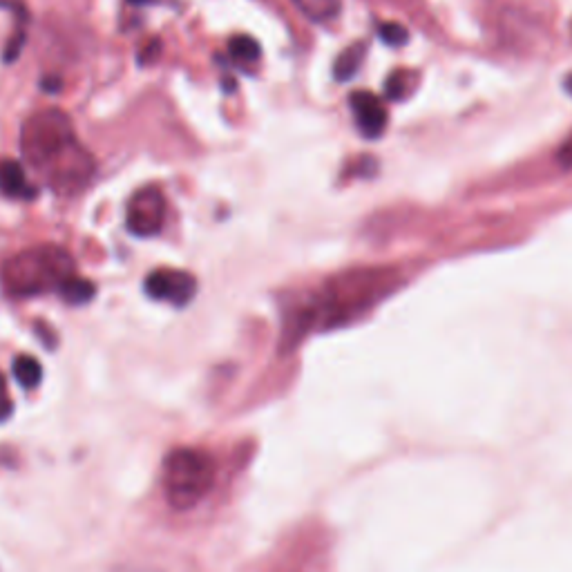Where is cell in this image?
<instances>
[{
	"label": "cell",
	"mask_w": 572,
	"mask_h": 572,
	"mask_svg": "<svg viewBox=\"0 0 572 572\" xmlns=\"http://www.w3.org/2000/svg\"><path fill=\"white\" fill-rule=\"evenodd\" d=\"M396 271L392 269H354L331 278L313 304L316 318H324L327 324H340L369 307L392 291Z\"/></svg>",
	"instance_id": "1"
},
{
	"label": "cell",
	"mask_w": 572,
	"mask_h": 572,
	"mask_svg": "<svg viewBox=\"0 0 572 572\" xmlns=\"http://www.w3.org/2000/svg\"><path fill=\"white\" fill-rule=\"evenodd\" d=\"M74 275L72 255L56 244L32 246L9 257L5 262L0 278H3L5 289L27 298V295H38L45 291H59L65 280Z\"/></svg>",
	"instance_id": "2"
},
{
	"label": "cell",
	"mask_w": 572,
	"mask_h": 572,
	"mask_svg": "<svg viewBox=\"0 0 572 572\" xmlns=\"http://www.w3.org/2000/svg\"><path fill=\"white\" fill-rule=\"evenodd\" d=\"M161 483H164L166 501L175 510L195 508L213 488L215 461L202 450L177 447L166 456Z\"/></svg>",
	"instance_id": "3"
},
{
	"label": "cell",
	"mask_w": 572,
	"mask_h": 572,
	"mask_svg": "<svg viewBox=\"0 0 572 572\" xmlns=\"http://www.w3.org/2000/svg\"><path fill=\"white\" fill-rule=\"evenodd\" d=\"M74 139V126L68 114L59 108L38 110L23 123L21 152L27 164L43 173Z\"/></svg>",
	"instance_id": "4"
},
{
	"label": "cell",
	"mask_w": 572,
	"mask_h": 572,
	"mask_svg": "<svg viewBox=\"0 0 572 572\" xmlns=\"http://www.w3.org/2000/svg\"><path fill=\"white\" fill-rule=\"evenodd\" d=\"M41 175H45L47 184L63 197H74L85 190L94 177V159L79 141H72Z\"/></svg>",
	"instance_id": "5"
},
{
	"label": "cell",
	"mask_w": 572,
	"mask_h": 572,
	"mask_svg": "<svg viewBox=\"0 0 572 572\" xmlns=\"http://www.w3.org/2000/svg\"><path fill=\"white\" fill-rule=\"evenodd\" d=\"M166 199L159 188H141L130 197L126 224L128 231L137 237H152L164 228Z\"/></svg>",
	"instance_id": "6"
},
{
	"label": "cell",
	"mask_w": 572,
	"mask_h": 572,
	"mask_svg": "<svg viewBox=\"0 0 572 572\" xmlns=\"http://www.w3.org/2000/svg\"><path fill=\"white\" fill-rule=\"evenodd\" d=\"M148 298L175 304V307H186L195 298L197 280L193 273L179 269H157L146 275L143 282Z\"/></svg>",
	"instance_id": "7"
},
{
	"label": "cell",
	"mask_w": 572,
	"mask_h": 572,
	"mask_svg": "<svg viewBox=\"0 0 572 572\" xmlns=\"http://www.w3.org/2000/svg\"><path fill=\"white\" fill-rule=\"evenodd\" d=\"M349 106L354 110L356 126L362 132V137L378 139L387 128V108L376 94L367 90H358L349 97Z\"/></svg>",
	"instance_id": "8"
},
{
	"label": "cell",
	"mask_w": 572,
	"mask_h": 572,
	"mask_svg": "<svg viewBox=\"0 0 572 572\" xmlns=\"http://www.w3.org/2000/svg\"><path fill=\"white\" fill-rule=\"evenodd\" d=\"M0 193L9 199H32L36 195V188L27 179L21 161H0Z\"/></svg>",
	"instance_id": "9"
},
{
	"label": "cell",
	"mask_w": 572,
	"mask_h": 572,
	"mask_svg": "<svg viewBox=\"0 0 572 572\" xmlns=\"http://www.w3.org/2000/svg\"><path fill=\"white\" fill-rule=\"evenodd\" d=\"M365 54H367L365 43L349 45L347 50L338 56L336 63H333V76H336V81L345 83V81L354 79L356 72L360 70L362 61H365Z\"/></svg>",
	"instance_id": "10"
},
{
	"label": "cell",
	"mask_w": 572,
	"mask_h": 572,
	"mask_svg": "<svg viewBox=\"0 0 572 572\" xmlns=\"http://www.w3.org/2000/svg\"><path fill=\"white\" fill-rule=\"evenodd\" d=\"M291 3L313 23L333 21L342 9L340 0H291Z\"/></svg>",
	"instance_id": "11"
},
{
	"label": "cell",
	"mask_w": 572,
	"mask_h": 572,
	"mask_svg": "<svg viewBox=\"0 0 572 572\" xmlns=\"http://www.w3.org/2000/svg\"><path fill=\"white\" fill-rule=\"evenodd\" d=\"M59 293L65 302L79 307V304H88L94 300V295H97V286H94L90 280L76 278V275H72L70 280L63 282Z\"/></svg>",
	"instance_id": "12"
},
{
	"label": "cell",
	"mask_w": 572,
	"mask_h": 572,
	"mask_svg": "<svg viewBox=\"0 0 572 572\" xmlns=\"http://www.w3.org/2000/svg\"><path fill=\"white\" fill-rule=\"evenodd\" d=\"M14 376L18 380V385L25 389H34L41 385L43 380V367L41 362L32 356H18L14 360Z\"/></svg>",
	"instance_id": "13"
},
{
	"label": "cell",
	"mask_w": 572,
	"mask_h": 572,
	"mask_svg": "<svg viewBox=\"0 0 572 572\" xmlns=\"http://www.w3.org/2000/svg\"><path fill=\"white\" fill-rule=\"evenodd\" d=\"M228 52H231V56L237 63H255L262 54L260 43H257L255 38L249 34L233 36L231 41H228Z\"/></svg>",
	"instance_id": "14"
},
{
	"label": "cell",
	"mask_w": 572,
	"mask_h": 572,
	"mask_svg": "<svg viewBox=\"0 0 572 572\" xmlns=\"http://www.w3.org/2000/svg\"><path fill=\"white\" fill-rule=\"evenodd\" d=\"M409 90H412V72L396 70L389 74V79L385 83V94L389 101H403Z\"/></svg>",
	"instance_id": "15"
},
{
	"label": "cell",
	"mask_w": 572,
	"mask_h": 572,
	"mask_svg": "<svg viewBox=\"0 0 572 572\" xmlns=\"http://www.w3.org/2000/svg\"><path fill=\"white\" fill-rule=\"evenodd\" d=\"M378 36L383 38L387 45H392V47H400V45H405L409 41V32L405 30L403 25H398V23H383V25H380V30H378Z\"/></svg>",
	"instance_id": "16"
},
{
	"label": "cell",
	"mask_w": 572,
	"mask_h": 572,
	"mask_svg": "<svg viewBox=\"0 0 572 572\" xmlns=\"http://www.w3.org/2000/svg\"><path fill=\"white\" fill-rule=\"evenodd\" d=\"M161 50H164V45H161V38H148L146 45L139 50V63L141 65H155L161 56Z\"/></svg>",
	"instance_id": "17"
},
{
	"label": "cell",
	"mask_w": 572,
	"mask_h": 572,
	"mask_svg": "<svg viewBox=\"0 0 572 572\" xmlns=\"http://www.w3.org/2000/svg\"><path fill=\"white\" fill-rule=\"evenodd\" d=\"M12 398H9V392H7V380L5 376L0 374V423L7 421L9 416H12Z\"/></svg>",
	"instance_id": "18"
},
{
	"label": "cell",
	"mask_w": 572,
	"mask_h": 572,
	"mask_svg": "<svg viewBox=\"0 0 572 572\" xmlns=\"http://www.w3.org/2000/svg\"><path fill=\"white\" fill-rule=\"evenodd\" d=\"M557 161L561 168H572V132H570V137L559 146Z\"/></svg>",
	"instance_id": "19"
},
{
	"label": "cell",
	"mask_w": 572,
	"mask_h": 572,
	"mask_svg": "<svg viewBox=\"0 0 572 572\" xmlns=\"http://www.w3.org/2000/svg\"><path fill=\"white\" fill-rule=\"evenodd\" d=\"M61 79H56V76H47V79H43V90L47 92H59L61 90Z\"/></svg>",
	"instance_id": "20"
},
{
	"label": "cell",
	"mask_w": 572,
	"mask_h": 572,
	"mask_svg": "<svg viewBox=\"0 0 572 572\" xmlns=\"http://www.w3.org/2000/svg\"><path fill=\"white\" fill-rule=\"evenodd\" d=\"M130 3H135V5H146V3H150V0H130Z\"/></svg>",
	"instance_id": "21"
},
{
	"label": "cell",
	"mask_w": 572,
	"mask_h": 572,
	"mask_svg": "<svg viewBox=\"0 0 572 572\" xmlns=\"http://www.w3.org/2000/svg\"><path fill=\"white\" fill-rule=\"evenodd\" d=\"M566 88L572 92V76H568V79H566Z\"/></svg>",
	"instance_id": "22"
}]
</instances>
